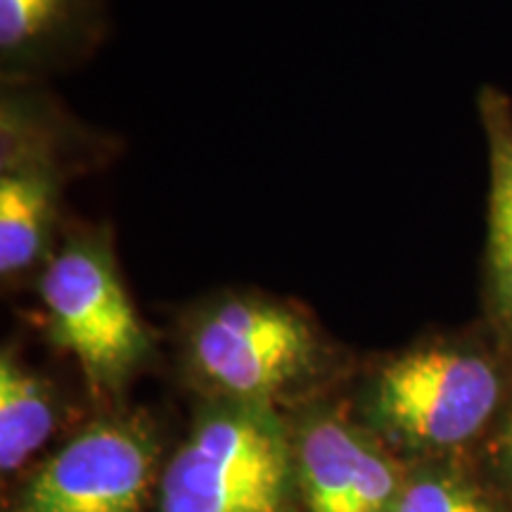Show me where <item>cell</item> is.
I'll return each instance as SVG.
<instances>
[{"mask_svg":"<svg viewBox=\"0 0 512 512\" xmlns=\"http://www.w3.org/2000/svg\"><path fill=\"white\" fill-rule=\"evenodd\" d=\"M510 392L512 351L484 325L382 358L358 387L356 420L406 463L465 460Z\"/></svg>","mask_w":512,"mask_h":512,"instance_id":"cell-1","label":"cell"},{"mask_svg":"<svg viewBox=\"0 0 512 512\" xmlns=\"http://www.w3.org/2000/svg\"><path fill=\"white\" fill-rule=\"evenodd\" d=\"M337 358L311 313L259 290L214 294L183 323V366L204 399L311 403Z\"/></svg>","mask_w":512,"mask_h":512,"instance_id":"cell-2","label":"cell"},{"mask_svg":"<svg viewBox=\"0 0 512 512\" xmlns=\"http://www.w3.org/2000/svg\"><path fill=\"white\" fill-rule=\"evenodd\" d=\"M86 128L36 83H5L0 100V278H36L60 240L62 195L100 162Z\"/></svg>","mask_w":512,"mask_h":512,"instance_id":"cell-3","label":"cell"},{"mask_svg":"<svg viewBox=\"0 0 512 512\" xmlns=\"http://www.w3.org/2000/svg\"><path fill=\"white\" fill-rule=\"evenodd\" d=\"M290 422L268 403L204 399L159 479L157 512H292Z\"/></svg>","mask_w":512,"mask_h":512,"instance_id":"cell-4","label":"cell"},{"mask_svg":"<svg viewBox=\"0 0 512 512\" xmlns=\"http://www.w3.org/2000/svg\"><path fill=\"white\" fill-rule=\"evenodd\" d=\"M48 337L76 358L95 396H117L152 358V335L119 273L107 226H72L36 275Z\"/></svg>","mask_w":512,"mask_h":512,"instance_id":"cell-5","label":"cell"},{"mask_svg":"<svg viewBox=\"0 0 512 512\" xmlns=\"http://www.w3.org/2000/svg\"><path fill=\"white\" fill-rule=\"evenodd\" d=\"M157 463V427L145 413L105 415L36 467L10 512H145Z\"/></svg>","mask_w":512,"mask_h":512,"instance_id":"cell-6","label":"cell"},{"mask_svg":"<svg viewBox=\"0 0 512 512\" xmlns=\"http://www.w3.org/2000/svg\"><path fill=\"white\" fill-rule=\"evenodd\" d=\"M290 422L297 496L306 512H392L408 465L330 403H304Z\"/></svg>","mask_w":512,"mask_h":512,"instance_id":"cell-7","label":"cell"},{"mask_svg":"<svg viewBox=\"0 0 512 512\" xmlns=\"http://www.w3.org/2000/svg\"><path fill=\"white\" fill-rule=\"evenodd\" d=\"M110 27V0H0L3 83H38L86 60Z\"/></svg>","mask_w":512,"mask_h":512,"instance_id":"cell-8","label":"cell"},{"mask_svg":"<svg viewBox=\"0 0 512 512\" xmlns=\"http://www.w3.org/2000/svg\"><path fill=\"white\" fill-rule=\"evenodd\" d=\"M477 110L489 157L484 325L512 351V100L496 86H482Z\"/></svg>","mask_w":512,"mask_h":512,"instance_id":"cell-9","label":"cell"},{"mask_svg":"<svg viewBox=\"0 0 512 512\" xmlns=\"http://www.w3.org/2000/svg\"><path fill=\"white\" fill-rule=\"evenodd\" d=\"M60 408L46 377L12 347L0 354V470L15 475L53 437Z\"/></svg>","mask_w":512,"mask_h":512,"instance_id":"cell-10","label":"cell"},{"mask_svg":"<svg viewBox=\"0 0 512 512\" xmlns=\"http://www.w3.org/2000/svg\"><path fill=\"white\" fill-rule=\"evenodd\" d=\"M392 512H508L491 486L465 460H422L408 465Z\"/></svg>","mask_w":512,"mask_h":512,"instance_id":"cell-11","label":"cell"},{"mask_svg":"<svg viewBox=\"0 0 512 512\" xmlns=\"http://www.w3.org/2000/svg\"><path fill=\"white\" fill-rule=\"evenodd\" d=\"M477 453L482 465L489 470L491 482H494L491 491L501 501L503 496L512 501V392L491 432L479 444Z\"/></svg>","mask_w":512,"mask_h":512,"instance_id":"cell-12","label":"cell"}]
</instances>
